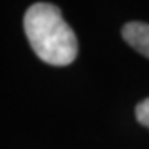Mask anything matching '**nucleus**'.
<instances>
[{
    "label": "nucleus",
    "mask_w": 149,
    "mask_h": 149,
    "mask_svg": "<svg viewBox=\"0 0 149 149\" xmlns=\"http://www.w3.org/2000/svg\"><path fill=\"white\" fill-rule=\"evenodd\" d=\"M23 28L33 52L42 61L65 66L76 58V35L56 5L38 2L28 7L23 17Z\"/></svg>",
    "instance_id": "f257e3e1"
},
{
    "label": "nucleus",
    "mask_w": 149,
    "mask_h": 149,
    "mask_svg": "<svg viewBox=\"0 0 149 149\" xmlns=\"http://www.w3.org/2000/svg\"><path fill=\"white\" fill-rule=\"evenodd\" d=\"M123 38L128 45L149 58V25L143 22H129L123 27Z\"/></svg>",
    "instance_id": "f03ea898"
},
{
    "label": "nucleus",
    "mask_w": 149,
    "mask_h": 149,
    "mask_svg": "<svg viewBox=\"0 0 149 149\" xmlns=\"http://www.w3.org/2000/svg\"><path fill=\"white\" fill-rule=\"evenodd\" d=\"M136 118H138V121L149 128V98L143 100V101L139 103L138 106H136Z\"/></svg>",
    "instance_id": "7ed1b4c3"
}]
</instances>
